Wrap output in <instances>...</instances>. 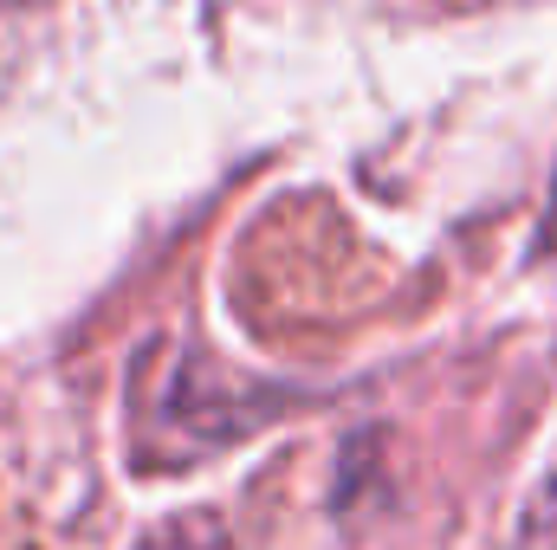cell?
Instances as JSON below:
<instances>
[{
	"label": "cell",
	"instance_id": "1",
	"mask_svg": "<svg viewBox=\"0 0 557 550\" xmlns=\"http://www.w3.org/2000/svg\"><path fill=\"white\" fill-rule=\"evenodd\" d=\"M143 550H234L221 538L214 518H182V525H162L156 538H143Z\"/></svg>",
	"mask_w": 557,
	"mask_h": 550
}]
</instances>
